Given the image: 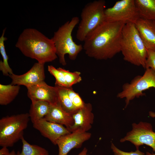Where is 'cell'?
Returning <instances> with one entry per match:
<instances>
[{"mask_svg": "<svg viewBox=\"0 0 155 155\" xmlns=\"http://www.w3.org/2000/svg\"><path fill=\"white\" fill-rule=\"evenodd\" d=\"M122 22L105 21L89 33L84 41L83 49L89 57L106 60L121 52Z\"/></svg>", "mask_w": 155, "mask_h": 155, "instance_id": "cell-1", "label": "cell"}, {"mask_svg": "<svg viewBox=\"0 0 155 155\" xmlns=\"http://www.w3.org/2000/svg\"><path fill=\"white\" fill-rule=\"evenodd\" d=\"M16 46L25 56L45 63L57 58L54 43L38 30L24 29L20 35Z\"/></svg>", "mask_w": 155, "mask_h": 155, "instance_id": "cell-2", "label": "cell"}, {"mask_svg": "<svg viewBox=\"0 0 155 155\" xmlns=\"http://www.w3.org/2000/svg\"><path fill=\"white\" fill-rule=\"evenodd\" d=\"M121 52L125 61L145 69L147 49L133 23L126 24L121 41Z\"/></svg>", "mask_w": 155, "mask_h": 155, "instance_id": "cell-3", "label": "cell"}, {"mask_svg": "<svg viewBox=\"0 0 155 155\" xmlns=\"http://www.w3.org/2000/svg\"><path fill=\"white\" fill-rule=\"evenodd\" d=\"M79 22L78 17L75 16L66 22L55 32L52 39L60 63L63 66L66 62L65 56L68 55L69 59L75 60L79 53L83 49V46L75 43L72 36L73 31Z\"/></svg>", "mask_w": 155, "mask_h": 155, "instance_id": "cell-4", "label": "cell"}, {"mask_svg": "<svg viewBox=\"0 0 155 155\" xmlns=\"http://www.w3.org/2000/svg\"><path fill=\"white\" fill-rule=\"evenodd\" d=\"M30 120L28 113L2 118L0 120V146L12 147L21 140Z\"/></svg>", "mask_w": 155, "mask_h": 155, "instance_id": "cell-5", "label": "cell"}, {"mask_svg": "<svg viewBox=\"0 0 155 155\" xmlns=\"http://www.w3.org/2000/svg\"><path fill=\"white\" fill-rule=\"evenodd\" d=\"M105 1L95 0L87 4L82 9L81 20L76 34L77 39L84 41L88 35L105 21Z\"/></svg>", "mask_w": 155, "mask_h": 155, "instance_id": "cell-6", "label": "cell"}, {"mask_svg": "<svg viewBox=\"0 0 155 155\" xmlns=\"http://www.w3.org/2000/svg\"><path fill=\"white\" fill-rule=\"evenodd\" d=\"M146 69L142 75H137L129 83L123 84L122 91L118 93L117 98L125 99V108L135 98L144 95L143 91L151 88H155V72L151 68Z\"/></svg>", "mask_w": 155, "mask_h": 155, "instance_id": "cell-7", "label": "cell"}, {"mask_svg": "<svg viewBox=\"0 0 155 155\" xmlns=\"http://www.w3.org/2000/svg\"><path fill=\"white\" fill-rule=\"evenodd\" d=\"M104 14L105 21L125 24L134 23L140 18L135 0L118 1L112 7L106 9Z\"/></svg>", "mask_w": 155, "mask_h": 155, "instance_id": "cell-8", "label": "cell"}, {"mask_svg": "<svg viewBox=\"0 0 155 155\" xmlns=\"http://www.w3.org/2000/svg\"><path fill=\"white\" fill-rule=\"evenodd\" d=\"M121 142L129 141L139 149L140 146L145 145L151 147L155 152V132L152 124L140 121L132 124V129L120 140Z\"/></svg>", "mask_w": 155, "mask_h": 155, "instance_id": "cell-9", "label": "cell"}, {"mask_svg": "<svg viewBox=\"0 0 155 155\" xmlns=\"http://www.w3.org/2000/svg\"><path fill=\"white\" fill-rule=\"evenodd\" d=\"M44 65V63L38 62L24 74L18 75L13 73L9 75V76L12 80L11 84L23 85L27 88L44 81L45 78Z\"/></svg>", "mask_w": 155, "mask_h": 155, "instance_id": "cell-10", "label": "cell"}, {"mask_svg": "<svg viewBox=\"0 0 155 155\" xmlns=\"http://www.w3.org/2000/svg\"><path fill=\"white\" fill-rule=\"evenodd\" d=\"M91 136L90 133L77 130L61 137L56 143L58 147V155H67L72 149L80 148Z\"/></svg>", "mask_w": 155, "mask_h": 155, "instance_id": "cell-11", "label": "cell"}, {"mask_svg": "<svg viewBox=\"0 0 155 155\" xmlns=\"http://www.w3.org/2000/svg\"><path fill=\"white\" fill-rule=\"evenodd\" d=\"M26 88L28 96L31 100L44 101L51 105L58 103L57 88L56 86H50L44 81Z\"/></svg>", "mask_w": 155, "mask_h": 155, "instance_id": "cell-12", "label": "cell"}, {"mask_svg": "<svg viewBox=\"0 0 155 155\" xmlns=\"http://www.w3.org/2000/svg\"><path fill=\"white\" fill-rule=\"evenodd\" d=\"M33 127L54 145L61 137L71 132L63 125L47 121L43 118L32 123Z\"/></svg>", "mask_w": 155, "mask_h": 155, "instance_id": "cell-13", "label": "cell"}, {"mask_svg": "<svg viewBox=\"0 0 155 155\" xmlns=\"http://www.w3.org/2000/svg\"><path fill=\"white\" fill-rule=\"evenodd\" d=\"M92 107L90 103H85L84 106L72 115L74 123L69 130L72 132L77 130L88 132L92 127L94 119Z\"/></svg>", "mask_w": 155, "mask_h": 155, "instance_id": "cell-14", "label": "cell"}, {"mask_svg": "<svg viewBox=\"0 0 155 155\" xmlns=\"http://www.w3.org/2000/svg\"><path fill=\"white\" fill-rule=\"evenodd\" d=\"M134 23L147 50L155 51V20L140 18Z\"/></svg>", "mask_w": 155, "mask_h": 155, "instance_id": "cell-15", "label": "cell"}, {"mask_svg": "<svg viewBox=\"0 0 155 155\" xmlns=\"http://www.w3.org/2000/svg\"><path fill=\"white\" fill-rule=\"evenodd\" d=\"M43 119L50 122L64 125L69 130L74 123L72 115L64 111L59 103L51 105L48 113Z\"/></svg>", "mask_w": 155, "mask_h": 155, "instance_id": "cell-16", "label": "cell"}, {"mask_svg": "<svg viewBox=\"0 0 155 155\" xmlns=\"http://www.w3.org/2000/svg\"><path fill=\"white\" fill-rule=\"evenodd\" d=\"M29 111L30 120L32 123L43 119L48 113L51 104L42 100H32Z\"/></svg>", "mask_w": 155, "mask_h": 155, "instance_id": "cell-17", "label": "cell"}, {"mask_svg": "<svg viewBox=\"0 0 155 155\" xmlns=\"http://www.w3.org/2000/svg\"><path fill=\"white\" fill-rule=\"evenodd\" d=\"M140 18L155 20V0H135Z\"/></svg>", "mask_w": 155, "mask_h": 155, "instance_id": "cell-18", "label": "cell"}, {"mask_svg": "<svg viewBox=\"0 0 155 155\" xmlns=\"http://www.w3.org/2000/svg\"><path fill=\"white\" fill-rule=\"evenodd\" d=\"M20 87L11 84H0V104L6 105L12 102L17 96Z\"/></svg>", "mask_w": 155, "mask_h": 155, "instance_id": "cell-19", "label": "cell"}, {"mask_svg": "<svg viewBox=\"0 0 155 155\" xmlns=\"http://www.w3.org/2000/svg\"><path fill=\"white\" fill-rule=\"evenodd\" d=\"M56 86L57 88L59 103L64 111L72 115L78 110L75 108L71 101L66 88Z\"/></svg>", "mask_w": 155, "mask_h": 155, "instance_id": "cell-20", "label": "cell"}, {"mask_svg": "<svg viewBox=\"0 0 155 155\" xmlns=\"http://www.w3.org/2000/svg\"><path fill=\"white\" fill-rule=\"evenodd\" d=\"M6 28L3 29L2 34L0 37V52L2 56L3 61H0V70L2 72L3 75L9 76V75L13 73L12 69L10 67L8 63V56L7 55L4 45V42L7 40V38L4 36Z\"/></svg>", "mask_w": 155, "mask_h": 155, "instance_id": "cell-21", "label": "cell"}, {"mask_svg": "<svg viewBox=\"0 0 155 155\" xmlns=\"http://www.w3.org/2000/svg\"><path fill=\"white\" fill-rule=\"evenodd\" d=\"M22 147V152H17L16 155H49V152L45 149L36 145L28 143L24 136L21 139Z\"/></svg>", "mask_w": 155, "mask_h": 155, "instance_id": "cell-22", "label": "cell"}, {"mask_svg": "<svg viewBox=\"0 0 155 155\" xmlns=\"http://www.w3.org/2000/svg\"><path fill=\"white\" fill-rule=\"evenodd\" d=\"M48 70L50 73L55 78V86L68 88L64 75L59 67L56 68L53 65H48Z\"/></svg>", "mask_w": 155, "mask_h": 155, "instance_id": "cell-23", "label": "cell"}, {"mask_svg": "<svg viewBox=\"0 0 155 155\" xmlns=\"http://www.w3.org/2000/svg\"><path fill=\"white\" fill-rule=\"evenodd\" d=\"M59 68L64 75L68 88L72 87L73 85L82 81L80 72L78 71L71 72L62 68Z\"/></svg>", "mask_w": 155, "mask_h": 155, "instance_id": "cell-24", "label": "cell"}, {"mask_svg": "<svg viewBox=\"0 0 155 155\" xmlns=\"http://www.w3.org/2000/svg\"><path fill=\"white\" fill-rule=\"evenodd\" d=\"M66 88L69 96L75 108L78 110L83 107L85 103L79 94L75 92L72 87Z\"/></svg>", "mask_w": 155, "mask_h": 155, "instance_id": "cell-25", "label": "cell"}, {"mask_svg": "<svg viewBox=\"0 0 155 155\" xmlns=\"http://www.w3.org/2000/svg\"><path fill=\"white\" fill-rule=\"evenodd\" d=\"M111 148L114 155H144V154L139 150H136L134 152H125L117 148L115 145L111 142Z\"/></svg>", "mask_w": 155, "mask_h": 155, "instance_id": "cell-26", "label": "cell"}, {"mask_svg": "<svg viewBox=\"0 0 155 155\" xmlns=\"http://www.w3.org/2000/svg\"><path fill=\"white\" fill-rule=\"evenodd\" d=\"M145 69L151 68L155 72V51L147 50Z\"/></svg>", "mask_w": 155, "mask_h": 155, "instance_id": "cell-27", "label": "cell"}, {"mask_svg": "<svg viewBox=\"0 0 155 155\" xmlns=\"http://www.w3.org/2000/svg\"><path fill=\"white\" fill-rule=\"evenodd\" d=\"M0 155H16V154L14 150L9 152L7 148L4 147L0 150Z\"/></svg>", "mask_w": 155, "mask_h": 155, "instance_id": "cell-28", "label": "cell"}, {"mask_svg": "<svg viewBox=\"0 0 155 155\" xmlns=\"http://www.w3.org/2000/svg\"><path fill=\"white\" fill-rule=\"evenodd\" d=\"M88 149L84 148L82 150L78 155H88Z\"/></svg>", "mask_w": 155, "mask_h": 155, "instance_id": "cell-29", "label": "cell"}, {"mask_svg": "<svg viewBox=\"0 0 155 155\" xmlns=\"http://www.w3.org/2000/svg\"><path fill=\"white\" fill-rule=\"evenodd\" d=\"M149 115L152 118H155V112L152 111H150L149 112Z\"/></svg>", "mask_w": 155, "mask_h": 155, "instance_id": "cell-30", "label": "cell"}, {"mask_svg": "<svg viewBox=\"0 0 155 155\" xmlns=\"http://www.w3.org/2000/svg\"><path fill=\"white\" fill-rule=\"evenodd\" d=\"M146 155H155V154L151 153L148 152H146Z\"/></svg>", "mask_w": 155, "mask_h": 155, "instance_id": "cell-31", "label": "cell"}]
</instances>
